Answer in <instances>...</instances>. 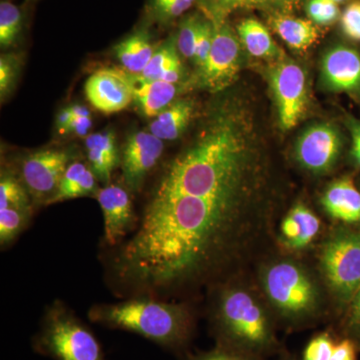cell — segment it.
<instances>
[{
	"label": "cell",
	"mask_w": 360,
	"mask_h": 360,
	"mask_svg": "<svg viewBox=\"0 0 360 360\" xmlns=\"http://www.w3.org/2000/svg\"><path fill=\"white\" fill-rule=\"evenodd\" d=\"M260 281L270 304L288 323H307L319 314L321 290L309 270L298 262H270L262 269Z\"/></svg>",
	"instance_id": "cell-3"
},
{
	"label": "cell",
	"mask_w": 360,
	"mask_h": 360,
	"mask_svg": "<svg viewBox=\"0 0 360 360\" xmlns=\"http://www.w3.org/2000/svg\"><path fill=\"white\" fill-rule=\"evenodd\" d=\"M281 360H295V359H290V357H284V359H281Z\"/></svg>",
	"instance_id": "cell-45"
},
{
	"label": "cell",
	"mask_w": 360,
	"mask_h": 360,
	"mask_svg": "<svg viewBox=\"0 0 360 360\" xmlns=\"http://www.w3.org/2000/svg\"><path fill=\"white\" fill-rule=\"evenodd\" d=\"M324 84L333 91L359 94L360 53L340 45L326 54L321 65Z\"/></svg>",
	"instance_id": "cell-13"
},
{
	"label": "cell",
	"mask_w": 360,
	"mask_h": 360,
	"mask_svg": "<svg viewBox=\"0 0 360 360\" xmlns=\"http://www.w3.org/2000/svg\"><path fill=\"white\" fill-rule=\"evenodd\" d=\"M269 22L278 37L295 51H307L319 39V27L311 20L277 13L270 18Z\"/></svg>",
	"instance_id": "cell-18"
},
{
	"label": "cell",
	"mask_w": 360,
	"mask_h": 360,
	"mask_svg": "<svg viewBox=\"0 0 360 360\" xmlns=\"http://www.w3.org/2000/svg\"><path fill=\"white\" fill-rule=\"evenodd\" d=\"M321 202L333 219L347 224L360 222V193L350 177H342L329 184Z\"/></svg>",
	"instance_id": "cell-14"
},
{
	"label": "cell",
	"mask_w": 360,
	"mask_h": 360,
	"mask_svg": "<svg viewBox=\"0 0 360 360\" xmlns=\"http://www.w3.org/2000/svg\"><path fill=\"white\" fill-rule=\"evenodd\" d=\"M198 0H149L148 15L160 25H167L184 15Z\"/></svg>",
	"instance_id": "cell-27"
},
{
	"label": "cell",
	"mask_w": 360,
	"mask_h": 360,
	"mask_svg": "<svg viewBox=\"0 0 360 360\" xmlns=\"http://www.w3.org/2000/svg\"><path fill=\"white\" fill-rule=\"evenodd\" d=\"M181 75V63L175 49L174 39H172L155 52L141 75L136 77L141 82L162 80L176 84Z\"/></svg>",
	"instance_id": "cell-22"
},
{
	"label": "cell",
	"mask_w": 360,
	"mask_h": 360,
	"mask_svg": "<svg viewBox=\"0 0 360 360\" xmlns=\"http://www.w3.org/2000/svg\"><path fill=\"white\" fill-rule=\"evenodd\" d=\"M198 6L213 25L226 21L227 16L239 8L248 6V0H198Z\"/></svg>",
	"instance_id": "cell-29"
},
{
	"label": "cell",
	"mask_w": 360,
	"mask_h": 360,
	"mask_svg": "<svg viewBox=\"0 0 360 360\" xmlns=\"http://www.w3.org/2000/svg\"><path fill=\"white\" fill-rule=\"evenodd\" d=\"M341 27L348 39L360 41V0L352 2L341 14Z\"/></svg>",
	"instance_id": "cell-33"
},
{
	"label": "cell",
	"mask_w": 360,
	"mask_h": 360,
	"mask_svg": "<svg viewBox=\"0 0 360 360\" xmlns=\"http://www.w3.org/2000/svg\"><path fill=\"white\" fill-rule=\"evenodd\" d=\"M32 212L18 208L0 210V245L2 248L13 245L30 224Z\"/></svg>",
	"instance_id": "cell-25"
},
{
	"label": "cell",
	"mask_w": 360,
	"mask_h": 360,
	"mask_svg": "<svg viewBox=\"0 0 360 360\" xmlns=\"http://www.w3.org/2000/svg\"><path fill=\"white\" fill-rule=\"evenodd\" d=\"M84 89L90 103L106 115L120 112L134 101V80L116 68H103L92 73Z\"/></svg>",
	"instance_id": "cell-12"
},
{
	"label": "cell",
	"mask_w": 360,
	"mask_h": 360,
	"mask_svg": "<svg viewBox=\"0 0 360 360\" xmlns=\"http://www.w3.org/2000/svg\"><path fill=\"white\" fill-rule=\"evenodd\" d=\"M213 32H214V27H213L212 21L208 20L205 16L202 23H201L200 37H198L193 58L194 63L198 68L202 66L208 58V54L212 49Z\"/></svg>",
	"instance_id": "cell-34"
},
{
	"label": "cell",
	"mask_w": 360,
	"mask_h": 360,
	"mask_svg": "<svg viewBox=\"0 0 360 360\" xmlns=\"http://www.w3.org/2000/svg\"><path fill=\"white\" fill-rule=\"evenodd\" d=\"M342 141L340 131L328 123L305 130L298 139L295 156L303 168L314 174L329 172L340 158Z\"/></svg>",
	"instance_id": "cell-11"
},
{
	"label": "cell",
	"mask_w": 360,
	"mask_h": 360,
	"mask_svg": "<svg viewBox=\"0 0 360 360\" xmlns=\"http://www.w3.org/2000/svg\"><path fill=\"white\" fill-rule=\"evenodd\" d=\"M347 127L352 137V156L360 167V122L354 118H348Z\"/></svg>",
	"instance_id": "cell-38"
},
{
	"label": "cell",
	"mask_w": 360,
	"mask_h": 360,
	"mask_svg": "<svg viewBox=\"0 0 360 360\" xmlns=\"http://www.w3.org/2000/svg\"><path fill=\"white\" fill-rule=\"evenodd\" d=\"M176 94V84L162 80H139V84H135L134 101L144 115L156 117L174 103Z\"/></svg>",
	"instance_id": "cell-19"
},
{
	"label": "cell",
	"mask_w": 360,
	"mask_h": 360,
	"mask_svg": "<svg viewBox=\"0 0 360 360\" xmlns=\"http://www.w3.org/2000/svg\"><path fill=\"white\" fill-rule=\"evenodd\" d=\"M16 70H18L13 58L2 56L0 59V94L2 98L7 96L13 87L16 77Z\"/></svg>",
	"instance_id": "cell-36"
},
{
	"label": "cell",
	"mask_w": 360,
	"mask_h": 360,
	"mask_svg": "<svg viewBox=\"0 0 360 360\" xmlns=\"http://www.w3.org/2000/svg\"><path fill=\"white\" fill-rule=\"evenodd\" d=\"M193 112L194 106L191 101L186 99L174 101L167 110L156 116L149 125V132L161 141H174L186 130Z\"/></svg>",
	"instance_id": "cell-20"
},
{
	"label": "cell",
	"mask_w": 360,
	"mask_h": 360,
	"mask_svg": "<svg viewBox=\"0 0 360 360\" xmlns=\"http://www.w3.org/2000/svg\"><path fill=\"white\" fill-rule=\"evenodd\" d=\"M300 0H276V2H279L281 6H292L295 4H298Z\"/></svg>",
	"instance_id": "cell-43"
},
{
	"label": "cell",
	"mask_w": 360,
	"mask_h": 360,
	"mask_svg": "<svg viewBox=\"0 0 360 360\" xmlns=\"http://www.w3.org/2000/svg\"><path fill=\"white\" fill-rule=\"evenodd\" d=\"M32 347L53 360H106L91 329L60 300L45 309Z\"/></svg>",
	"instance_id": "cell-4"
},
{
	"label": "cell",
	"mask_w": 360,
	"mask_h": 360,
	"mask_svg": "<svg viewBox=\"0 0 360 360\" xmlns=\"http://www.w3.org/2000/svg\"><path fill=\"white\" fill-rule=\"evenodd\" d=\"M333 2L338 4L340 6V4H343V2L347 1V0H333Z\"/></svg>",
	"instance_id": "cell-44"
},
{
	"label": "cell",
	"mask_w": 360,
	"mask_h": 360,
	"mask_svg": "<svg viewBox=\"0 0 360 360\" xmlns=\"http://www.w3.org/2000/svg\"><path fill=\"white\" fill-rule=\"evenodd\" d=\"M89 319L108 328L141 335L180 357L187 354L196 328L187 305L146 295L94 305Z\"/></svg>",
	"instance_id": "cell-1"
},
{
	"label": "cell",
	"mask_w": 360,
	"mask_h": 360,
	"mask_svg": "<svg viewBox=\"0 0 360 360\" xmlns=\"http://www.w3.org/2000/svg\"><path fill=\"white\" fill-rule=\"evenodd\" d=\"M274 1L276 0H248V6L262 7L269 6V4Z\"/></svg>",
	"instance_id": "cell-42"
},
{
	"label": "cell",
	"mask_w": 360,
	"mask_h": 360,
	"mask_svg": "<svg viewBox=\"0 0 360 360\" xmlns=\"http://www.w3.org/2000/svg\"><path fill=\"white\" fill-rule=\"evenodd\" d=\"M203 18L198 15H189L182 20L176 37V47L179 53L186 58H194L196 44L200 37Z\"/></svg>",
	"instance_id": "cell-28"
},
{
	"label": "cell",
	"mask_w": 360,
	"mask_h": 360,
	"mask_svg": "<svg viewBox=\"0 0 360 360\" xmlns=\"http://www.w3.org/2000/svg\"><path fill=\"white\" fill-rule=\"evenodd\" d=\"M91 125V117H72L63 132H71V134L79 135V136H85L89 131Z\"/></svg>",
	"instance_id": "cell-39"
},
{
	"label": "cell",
	"mask_w": 360,
	"mask_h": 360,
	"mask_svg": "<svg viewBox=\"0 0 360 360\" xmlns=\"http://www.w3.org/2000/svg\"><path fill=\"white\" fill-rule=\"evenodd\" d=\"M165 150L163 141L151 132L130 134L120 153L123 184L130 193L141 191L146 179L160 162Z\"/></svg>",
	"instance_id": "cell-9"
},
{
	"label": "cell",
	"mask_w": 360,
	"mask_h": 360,
	"mask_svg": "<svg viewBox=\"0 0 360 360\" xmlns=\"http://www.w3.org/2000/svg\"><path fill=\"white\" fill-rule=\"evenodd\" d=\"M352 307L348 310L343 329L347 338L354 340L357 347H360V290L357 291L354 300H352Z\"/></svg>",
	"instance_id": "cell-35"
},
{
	"label": "cell",
	"mask_w": 360,
	"mask_h": 360,
	"mask_svg": "<svg viewBox=\"0 0 360 360\" xmlns=\"http://www.w3.org/2000/svg\"><path fill=\"white\" fill-rule=\"evenodd\" d=\"M357 345L350 338H343L335 343L330 360H357Z\"/></svg>",
	"instance_id": "cell-37"
},
{
	"label": "cell",
	"mask_w": 360,
	"mask_h": 360,
	"mask_svg": "<svg viewBox=\"0 0 360 360\" xmlns=\"http://www.w3.org/2000/svg\"><path fill=\"white\" fill-rule=\"evenodd\" d=\"M335 343L330 333H319L307 343L303 350L302 360H330Z\"/></svg>",
	"instance_id": "cell-31"
},
{
	"label": "cell",
	"mask_w": 360,
	"mask_h": 360,
	"mask_svg": "<svg viewBox=\"0 0 360 360\" xmlns=\"http://www.w3.org/2000/svg\"><path fill=\"white\" fill-rule=\"evenodd\" d=\"M210 323L217 345L260 359L279 350L271 316L257 296L243 286L220 288Z\"/></svg>",
	"instance_id": "cell-2"
},
{
	"label": "cell",
	"mask_w": 360,
	"mask_h": 360,
	"mask_svg": "<svg viewBox=\"0 0 360 360\" xmlns=\"http://www.w3.org/2000/svg\"><path fill=\"white\" fill-rule=\"evenodd\" d=\"M72 117L73 116L71 115L70 111L68 110V108H66V110H63L59 113L58 117V127L59 131L63 132V130H65V127H68V123L70 122Z\"/></svg>",
	"instance_id": "cell-40"
},
{
	"label": "cell",
	"mask_w": 360,
	"mask_h": 360,
	"mask_svg": "<svg viewBox=\"0 0 360 360\" xmlns=\"http://www.w3.org/2000/svg\"><path fill=\"white\" fill-rule=\"evenodd\" d=\"M213 27L212 49L200 68V82L205 89L217 92L226 89L238 77L243 45L226 21Z\"/></svg>",
	"instance_id": "cell-6"
},
{
	"label": "cell",
	"mask_w": 360,
	"mask_h": 360,
	"mask_svg": "<svg viewBox=\"0 0 360 360\" xmlns=\"http://www.w3.org/2000/svg\"><path fill=\"white\" fill-rule=\"evenodd\" d=\"M155 52L148 35L141 32L130 35L115 46L116 58L123 68L135 77L141 75Z\"/></svg>",
	"instance_id": "cell-23"
},
{
	"label": "cell",
	"mask_w": 360,
	"mask_h": 360,
	"mask_svg": "<svg viewBox=\"0 0 360 360\" xmlns=\"http://www.w3.org/2000/svg\"><path fill=\"white\" fill-rule=\"evenodd\" d=\"M70 151L45 149L26 156L21 162L20 179L34 207L46 205L47 201L58 189L66 168L72 161Z\"/></svg>",
	"instance_id": "cell-8"
},
{
	"label": "cell",
	"mask_w": 360,
	"mask_h": 360,
	"mask_svg": "<svg viewBox=\"0 0 360 360\" xmlns=\"http://www.w3.org/2000/svg\"><path fill=\"white\" fill-rule=\"evenodd\" d=\"M321 229V220L303 203L293 206L281 224V238L286 248L300 250L309 246Z\"/></svg>",
	"instance_id": "cell-15"
},
{
	"label": "cell",
	"mask_w": 360,
	"mask_h": 360,
	"mask_svg": "<svg viewBox=\"0 0 360 360\" xmlns=\"http://www.w3.org/2000/svg\"><path fill=\"white\" fill-rule=\"evenodd\" d=\"M307 13L316 25H331L340 18V7L333 0H309Z\"/></svg>",
	"instance_id": "cell-30"
},
{
	"label": "cell",
	"mask_w": 360,
	"mask_h": 360,
	"mask_svg": "<svg viewBox=\"0 0 360 360\" xmlns=\"http://www.w3.org/2000/svg\"><path fill=\"white\" fill-rule=\"evenodd\" d=\"M130 191L118 184H106L97 191L96 198L103 215V243L116 248L134 231L137 222Z\"/></svg>",
	"instance_id": "cell-10"
},
{
	"label": "cell",
	"mask_w": 360,
	"mask_h": 360,
	"mask_svg": "<svg viewBox=\"0 0 360 360\" xmlns=\"http://www.w3.org/2000/svg\"><path fill=\"white\" fill-rule=\"evenodd\" d=\"M97 181L98 179L91 168L80 161H72L66 168L58 189L47 201L46 205L84 196H96L99 189Z\"/></svg>",
	"instance_id": "cell-17"
},
{
	"label": "cell",
	"mask_w": 360,
	"mask_h": 360,
	"mask_svg": "<svg viewBox=\"0 0 360 360\" xmlns=\"http://www.w3.org/2000/svg\"><path fill=\"white\" fill-rule=\"evenodd\" d=\"M238 39L250 56L257 58L281 59L278 49L266 27L255 18L241 21L238 26Z\"/></svg>",
	"instance_id": "cell-21"
},
{
	"label": "cell",
	"mask_w": 360,
	"mask_h": 360,
	"mask_svg": "<svg viewBox=\"0 0 360 360\" xmlns=\"http://www.w3.org/2000/svg\"><path fill=\"white\" fill-rule=\"evenodd\" d=\"M270 86L276 97L279 122L284 130L295 127L309 105L307 77L300 65L278 59L270 70Z\"/></svg>",
	"instance_id": "cell-7"
},
{
	"label": "cell",
	"mask_w": 360,
	"mask_h": 360,
	"mask_svg": "<svg viewBox=\"0 0 360 360\" xmlns=\"http://www.w3.org/2000/svg\"><path fill=\"white\" fill-rule=\"evenodd\" d=\"M73 117H91L89 110L85 106L72 105L68 108Z\"/></svg>",
	"instance_id": "cell-41"
},
{
	"label": "cell",
	"mask_w": 360,
	"mask_h": 360,
	"mask_svg": "<svg viewBox=\"0 0 360 360\" xmlns=\"http://www.w3.org/2000/svg\"><path fill=\"white\" fill-rule=\"evenodd\" d=\"M18 208L33 212L32 198L20 177L9 172H2L0 179V210Z\"/></svg>",
	"instance_id": "cell-24"
},
{
	"label": "cell",
	"mask_w": 360,
	"mask_h": 360,
	"mask_svg": "<svg viewBox=\"0 0 360 360\" xmlns=\"http://www.w3.org/2000/svg\"><path fill=\"white\" fill-rule=\"evenodd\" d=\"M85 148L89 167L98 181L105 186L111 184L113 172L120 165V153L115 134L111 131L90 134L85 139Z\"/></svg>",
	"instance_id": "cell-16"
},
{
	"label": "cell",
	"mask_w": 360,
	"mask_h": 360,
	"mask_svg": "<svg viewBox=\"0 0 360 360\" xmlns=\"http://www.w3.org/2000/svg\"><path fill=\"white\" fill-rule=\"evenodd\" d=\"M22 27V13L11 1L0 4V45L2 49L13 45L18 39Z\"/></svg>",
	"instance_id": "cell-26"
},
{
	"label": "cell",
	"mask_w": 360,
	"mask_h": 360,
	"mask_svg": "<svg viewBox=\"0 0 360 360\" xmlns=\"http://www.w3.org/2000/svg\"><path fill=\"white\" fill-rule=\"evenodd\" d=\"M321 269L333 295L352 302L360 290V232H335L322 246Z\"/></svg>",
	"instance_id": "cell-5"
},
{
	"label": "cell",
	"mask_w": 360,
	"mask_h": 360,
	"mask_svg": "<svg viewBox=\"0 0 360 360\" xmlns=\"http://www.w3.org/2000/svg\"><path fill=\"white\" fill-rule=\"evenodd\" d=\"M182 360H262L260 357L238 352L232 348L217 345L208 352H198V354H184Z\"/></svg>",
	"instance_id": "cell-32"
}]
</instances>
